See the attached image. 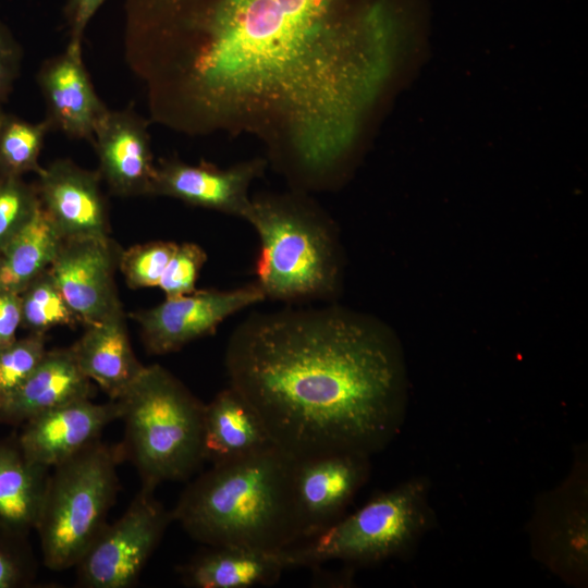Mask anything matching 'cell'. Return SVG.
<instances>
[{
    "label": "cell",
    "mask_w": 588,
    "mask_h": 588,
    "mask_svg": "<svg viewBox=\"0 0 588 588\" xmlns=\"http://www.w3.org/2000/svg\"><path fill=\"white\" fill-rule=\"evenodd\" d=\"M106 0H69L66 21L70 33L68 45L82 48L85 28L98 9Z\"/></svg>",
    "instance_id": "31"
},
{
    "label": "cell",
    "mask_w": 588,
    "mask_h": 588,
    "mask_svg": "<svg viewBox=\"0 0 588 588\" xmlns=\"http://www.w3.org/2000/svg\"><path fill=\"white\" fill-rule=\"evenodd\" d=\"M171 522V511L156 499L155 490L142 486L122 516L105 525L75 565L78 585L134 586Z\"/></svg>",
    "instance_id": "8"
},
{
    "label": "cell",
    "mask_w": 588,
    "mask_h": 588,
    "mask_svg": "<svg viewBox=\"0 0 588 588\" xmlns=\"http://www.w3.org/2000/svg\"><path fill=\"white\" fill-rule=\"evenodd\" d=\"M93 394V382L78 367L71 347L47 350L28 378L0 401V422L20 427L37 415Z\"/></svg>",
    "instance_id": "17"
},
{
    "label": "cell",
    "mask_w": 588,
    "mask_h": 588,
    "mask_svg": "<svg viewBox=\"0 0 588 588\" xmlns=\"http://www.w3.org/2000/svg\"><path fill=\"white\" fill-rule=\"evenodd\" d=\"M270 446L273 445L258 415L231 387L205 404V462L226 463Z\"/></svg>",
    "instance_id": "20"
},
{
    "label": "cell",
    "mask_w": 588,
    "mask_h": 588,
    "mask_svg": "<svg viewBox=\"0 0 588 588\" xmlns=\"http://www.w3.org/2000/svg\"><path fill=\"white\" fill-rule=\"evenodd\" d=\"M428 523L427 487L413 479L282 551L289 568L330 561L369 564L408 549Z\"/></svg>",
    "instance_id": "7"
},
{
    "label": "cell",
    "mask_w": 588,
    "mask_h": 588,
    "mask_svg": "<svg viewBox=\"0 0 588 588\" xmlns=\"http://www.w3.org/2000/svg\"><path fill=\"white\" fill-rule=\"evenodd\" d=\"M120 415L115 400L97 404L85 399L33 417L20 426L15 436L32 462L51 469L99 440L103 429Z\"/></svg>",
    "instance_id": "14"
},
{
    "label": "cell",
    "mask_w": 588,
    "mask_h": 588,
    "mask_svg": "<svg viewBox=\"0 0 588 588\" xmlns=\"http://www.w3.org/2000/svg\"><path fill=\"white\" fill-rule=\"evenodd\" d=\"M50 469L32 462L16 436L0 439V524L28 536L35 529Z\"/></svg>",
    "instance_id": "21"
},
{
    "label": "cell",
    "mask_w": 588,
    "mask_h": 588,
    "mask_svg": "<svg viewBox=\"0 0 588 588\" xmlns=\"http://www.w3.org/2000/svg\"><path fill=\"white\" fill-rule=\"evenodd\" d=\"M295 467L274 446L212 465L181 493L173 522L205 546L283 551L302 540Z\"/></svg>",
    "instance_id": "3"
},
{
    "label": "cell",
    "mask_w": 588,
    "mask_h": 588,
    "mask_svg": "<svg viewBox=\"0 0 588 588\" xmlns=\"http://www.w3.org/2000/svg\"><path fill=\"white\" fill-rule=\"evenodd\" d=\"M343 0H133L126 63L150 118L189 135L260 137L294 179L350 156L391 65L379 13Z\"/></svg>",
    "instance_id": "1"
},
{
    "label": "cell",
    "mask_w": 588,
    "mask_h": 588,
    "mask_svg": "<svg viewBox=\"0 0 588 588\" xmlns=\"http://www.w3.org/2000/svg\"><path fill=\"white\" fill-rule=\"evenodd\" d=\"M22 326L20 294L0 290V347L14 341Z\"/></svg>",
    "instance_id": "32"
},
{
    "label": "cell",
    "mask_w": 588,
    "mask_h": 588,
    "mask_svg": "<svg viewBox=\"0 0 588 588\" xmlns=\"http://www.w3.org/2000/svg\"><path fill=\"white\" fill-rule=\"evenodd\" d=\"M50 131L46 120L29 122L17 115L0 114V175L22 176L42 167L39 157Z\"/></svg>",
    "instance_id": "23"
},
{
    "label": "cell",
    "mask_w": 588,
    "mask_h": 588,
    "mask_svg": "<svg viewBox=\"0 0 588 588\" xmlns=\"http://www.w3.org/2000/svg\"><path fill=\"white\" fill-rule=\"evenodd\" d=\"M39 203L65 240L107 237L109 220L98 172L57 159L37 174Z\"/></svg>",
    "instance_id": "11"
},
{
    "label": "cell",
    "mask_w": 588,
    "mask_h": 588,
    "mask_svg": "<svg viewBox=\"0 0 588 588\" xmlns=\"http://www.w3.org/2000/svg\"><path fill=\"white\" fill-rule=\"evenodd\" d=\"M121 444L97 440L49 471L36 520L42 562L75 567L107 524L119 490Z\"/></svg>",
    "instance_id": "6"
},
{
    "label": "cell",
    "mask_w": 588,
    "mask_h": 588,
    "mask_svg": "<svg viewBox=\"0 0 588 588\" xmlns=\"http://www.w3.org/2000/svg\"><path fill=\"white\" fill-rule=\"evenodd\" d=\"M224 366L272 445L295 461L369 456L403 418L407 376L397 334L335 302L249 314L229 338Z\"/></svg>",
    "instance_id": "2"
},
{
    "label": "cell",
    "mask_w": 588,
    "mask_h": 588,
    "mask_svg": "<svg viewBox=\"0 0 588 588\" xmlns=\"http://www.w3.org/2000/svg\"><path fill=\"white\" fill-rule=\"evenodd\" d=\"M264 167L260 159L224 170L207 162L193 166L180 160H164L156 166L152 195L176 198L244 219L252 200L248 189Z\"/></svg>",
    "instance_id": "15"
},
{
    "label": "cell",
    "mask_w": 588,
    "mask_h": 588,
    "mask_svg": "<svg viewBox=\"0 0 588 588\" xmlns=\"http://www.w3.org/2000/svg\"><path fill=\"white\" fill-rule=\"evenodd\" d=\"M91 144L99 175L122 197L151 196L156 177L146 121L131 109L107 110L96 125Z\"/></svg>",
    "instance_id": "13"
},
{
    "label": "cell",
    "mask_w": 588,
    "mask_h": 588,
    "mask_svg": "<svg viewBox=\"0 0 588 588\" xmlns=\"http://www.w3.org/2000/svg\"><path fill=\"white\" fill-rule=\"evenodd\" d=\"M39 207L35 185L22 176L0 175V249L32 220Z\"/></svg>",
    "instance_id": "26"
},
{
    "label": "cell",
    "mask_w": 588,
    "mask_h": 588,
    "mask_svg": "<svg viewBox=\"0 0 588 588\" xmlns=\"http://www.w3.org/2000/svg\"><path fill=\"white\" fill-rule=\"evenodd\" d=\"M21 328L28 333L46 334L61 326L79 321L73 314L49 270L33 280L21 293Z\"/></svg>",
    "instance_id": "24"
},
{
    "label": "cell",
    "mask_w": 588,
    "mask_h": 588,
    "mask_svg": "<svg viewBox=\"0 0 588 588\" xmlns=\"http://www.w3.org/2000/svg\"><path fill=\"white\" fill-rule=\"evenodd\" d=\"M265 299L262 290L253 281L232 290H196L166 297L155 307L131 316L139 324L146 350L164 355L213 333L226 318Z\"/></svg>",
    "instance_id": "9"
},
{
    "label": "cell",
    "mask_w": 588,
    "mask_h": 588,
    "mask_svg": "<svg viewBox=\"0 0 588 588\" xmlns=\"http://www.w3.org/2000/svg\"><path fill=\"white\" fill-rule=\"evenodd\" d=\"M22 48L9 28L0 21V105H2L20 75Z\"/></svg>",
    "instance_id": "30"
},
{
    "label": "cell",
    "mask_w": 588,
    "mask_h": 588,
    "mask_svg": "<svg viewBox=\"0 0 588 588\" xmlns=\"http://www.w3.org/2000/svg\"><path fill=\"white\" fill-rule=\"evenodd\" d=\"M289 568L282 551L244 546H206L177 567L193 588H252L277 584Z\"/></svg>",
    "instance_id": "18"
},
{
    "label": "cell",
    "mask_w": 588,
    "mask_h": 588,
    "mask_svg": "<svg viewBox=\"0 0 588 588\" xmlns=\"http://www.w3.org/2000/svg\"><path fill=\"white\" fill-rule=\"evenodd\" d=\"M46 334L28 333L0 347V401L11 395L42 359Z\"/></svg>",
    "instance_id": "27"
},
{
    "label": "cell",
    "mask_w": 588,
    "mask_h": 588,
    "mask_svg": "<svg viewBox=\"0 0 588 588\" xmlns=\"http://www.w3.org/2000/svg\"><path fill=\"white\" fill-rule=\"evenodd\" d=\"M120 253L109 236L62 242L48 270L81 323H96L122 308L114 284Z\"/></svg>",
    "instance_id": "10"
},
{
    "label": "cell",
    "mask_w": 588,
    "mask_h": 588,
    "mask_svg": "<svg viewBox=\"0 0 588 588\" xmlns=\"http://www.w3.org/2000/svg\"><path fill=\"white\" fill-rule=\"evenodd\" d=\"M37 84L50 131L91 142L96 125L108 108L96 94L82 48L68 45L62 53L47 59L37 73Z\"/></svg>",
    "instance_id": "16"
},
{
    "label": "cell",
    "mask_w": 588,
    "mask_h": 588,
    "mask_svg": "<svg viewBox=\"0 0 588 588\" xmlns=\"http://www.w3.org/2000/svg\"><path fill=\"white\" fill-rule=\"evenodd\" d=\"M244 219L259 238L255 282L266 298L299 304L334 302L344 278L335 223L297 194L254 197Z\"/></svg>",
    "instance_id": "4"
},
{
    "label": "cell",
    "mask_w": 588,
    "mask_h": 588,
    "mask_svg": "<svg viewBox=\"0 0 588 588\" xmlns=\"http://www.w3.org/2000/svg\"><path fill=\"white\" fill-rule=\"evenodd\" d=\"M177 243L154 241L121 250L118 268L131 289L158 286Z\"/></svg>",
    "instance_id": "25"
},
{
    "label": "cell",
    "mask_w": 588,
    "mask_h": 588,
    "mask_svg": "<svg viewBox=\"0 0 588 588\" xmlns=\"http://www.w3.org/2000/svg\"><path fill=\"white\" fill-rule=\"evenodd\" d=\"M2 111H3V109H2V105H0V114H1V112H2Z\"/></svg>",
    "instance_id": "33"
},
{
    "label": "cell",
    "mask_w": 588,
    "mask_h": 588,
    "mask_svg": "<svg viewBox=\"0 0 588 588\" xmlns=\"http://www.w3.org/2000/svg\"><path fill=\"white\" fill-rule=\"evenodd\" d=\"M368 457L339 453L296 461L294 485L302 540L340 519L367 477Z\"/></svg>",
    "instance_id": "12"
},
{
    "label": "cell",
    "mask_w": 588,
    "mask_h": 588,
    "mask_svg": "<svg viewBox=\"0 0 588 588\" xmlns=\"http://www.w3.org/2000/svg\"><path fill=\"white\" fill-rule=\"evenodd\" d=\"M206 261L207 254L198 244H177L158 286L167 298L195 292L199 272Z\"/></svg>",
    "instance_id": "29"
},
{
    "label": "cell",
    "mask_w": 588,
    "mask_h": 588,
    "mask_svg": "<svg viewBox=\"0 0 588 588\" xmlns=\"http://www.w3.org/2000/svg\"><path fill=\"white\" fill-rule=\"evenodd\" d=\"M71 348L83 373L110 400L123 395L145 368L132 350L122 308L86 326Z\"/></svg>",
    "instance_id": "19"
},
{
    "label": "cell",
    "mask_w": 588,
    "mask_h": 588,
    "mask_svg": "<svg viewBox=\"0 0 588 588\" xmlns=\"http://www.w3.org/2000/svg\"><path fill=\"white\" fill-rule=\"evenodd\" d=\"M36 576V561L27 536L0 524V588L29 586Z\"/></svg>",
    "instance_id": "28"
},
{
    "label": "cell",
    "mask_w": 588,
    "mask_h": 588,
    "mask_svg": "<svg viewBox=\"0 0 588 588\" xmlns=\"http://www.w3.org/2000/svg\"><path fill=\"white\" fill-rule=\"evenodd\" d=\"M115 401L124 422L123 457L143 487L185 481L201 468L205 404L169 370L145 366Z\"/></svg>",
    "instance_id": "5"
},
{
    "label": "cell",
    "mask_w": 588,
    "mask_h": 588,
    "mask_svg": "<svg viewBox=\"0 0 588 588\" xmlns=\"http://www.w3.org/2000/svg\"><path fill=\"white\" fill-rule=\"evenodd\" d=\"M63 240L41 206L0 249V290L21 293L49 269Z\"/></svg>",
    "instance_id": "22"
}]
</instances>
